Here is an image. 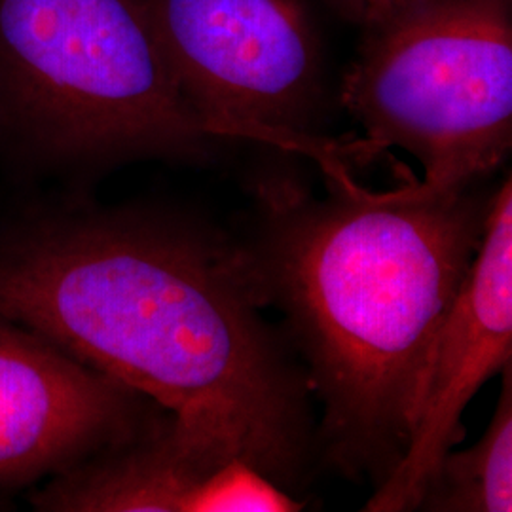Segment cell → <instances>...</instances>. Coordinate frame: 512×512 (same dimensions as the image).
I'll return each instance as SVG.
<instances>
[{"mask_svg":"<svg viewBox=\"0 0 512 512\" xmlns=\"http://www.w3.org/2000/svg\"><path fill=\"white\" fill-rule=\"evenodd\" d=\"M262 308L243 245L181 211L65 188L0 215L2 317L293 494L319 448L311 389Z\"/></svg>","mask_w":512,"mask_h":512,"instance_id":"cell-1","label":"cell"},{"mask_svg":"<svg viewBox=\"0 0 512 512\" xmlns=\"http://www.w3.org/2000/svg\"><path fill=\"white\" fill-rule=\"evenodd\" d=\"M329 171L327 198L289 177L258 184L256 234L243 249L323 404V458L380 486L406 452L431 351L475 260L492 196L475 184L370 192L340 164Z\"/></svg>","mask_w":512,"mask_h":512,"instance_id":"cell-2","label":"cell"},{"mask_svg":"<svg viewBox=\"0 0 512 512\" xmlns=\"http://www.w3.org/2000/svg\"><path fill=\"white\" fill-rule=\"evenodd\" d=\"M219 145L141 0H0V164L14 179L82 190L135 162L200 164Z\"/></svg>","mask_w":512,"mask_h":512,"instance_id":"cell-3","label":"cell"},{"mask_svg":"<svg viewBox=\"0 0 512 512\" xmlns=\"http://www.w3.org/2000/svg\"><path fill=\"white\" fill-rule=\"evenodd\" d=\"M342 105L374 148L420 162L425 192L467 188L512 147L511 0H401L363 27Z\"/></svg>","mask_w":512,"mask_h":512,"instance_id":"cell-4","label":"cell"},{"mask_svg":"<svg viewBox=\"0 0 512 512\" xmlns=\"http://www.w3.org/2000/svg\"><path fill=\"white\" fill-rule=\"evenodd\" d=\"M184 99L220 141L338 164L317 135L319 38L302 0H141Z\"/></svg>","mask_w":512,"mask_h":512,"instance_id":"cell-5","label":"cell"},{"mask_svg":"<svg viewBox=\"0 0 512 512\" xmlns=\"http://www.w3.org/2000/svg\"><path fill=\"white\" fill-rule=\"evenodd\" d=\"M512 359L511 175L492 194L484 234L429 357L403 459L363 511H418L442 458L463 440L467 404Z\"/></svg>","mask_w":512,"mask_h":512,"instance_id":"cell-6","label":"cell"},{"mask_svg":"<svg viewBox=\"0 0 512 512\" xmlns=\"http://www.w3.org/2000/svg\"><path fill=\"white\" fill-rule=\"evenodd\" d=\"M0 315V492L31 490L137 437L164 414Z\"/></svg>","mask_w":512,"mask_h":512,"instance_id":"cell-7","label":"cell"},{"mask_svg":"<svg viewBox=\"0 0 512 512\" xmlns=\"http://www.w3.org/2000/svg\"><path fill=\"white\" fill-rule=\"evenodd\" d=\"M38 512H294L304 509L239 459L220 458L164 412L137 437L40 482Z\"/></svg>","mask_w":512,"mask_h":512,"instance_id":"cell-8","label":"cell"},{"mask_svg":"<svg viewBox=\"0 0 512 512\" xmlns=\"http://www.w3.org/2000/svg\"><path fill=\"white\" fill-rule=\"evenodd\" d=\"M494 418L475 446L448 452L421 497L418 511H512V370L503 368Z\"/></svg>","mask_w":512,"mask_h":512,"instance_id":"cell-9","label":"cell"},{"mask_svg":"<svg viewBox=\"0 0 512 512\" xmlns=\"http://www.w3.org/2000/svg\"><path fill=\"white\" fill-rule=\"evenodd\" d=\"M329 2L340 14L365 27L374 19L384 16L389 8H393L401 0H329Z\"/></svg>","mask_w":512,"mask_h":512,"instance_id":"cell-10","label":"cell"}]
</instances>
